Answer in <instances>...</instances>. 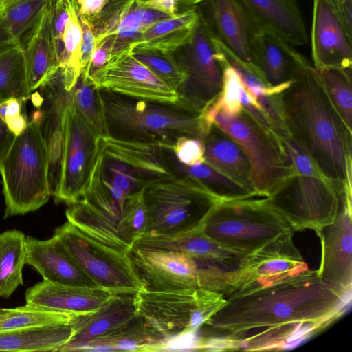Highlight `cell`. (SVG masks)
<instances>
[{
    "label": "cell",
    "instance_id": "6da1fadb",
    "mask_svg": "<svg viewBox=\"0 0 352 352\" xmlns=\"http://www.w3.org/2000/svg\"><path fill=\"white\" fill-rule=\"evenodd\" d=\"M205 322L231 333L236 340L248 331L263 328L245 350L285 349L287 340L307 324L320 328L340 315L351 291L340 293L309 270L266 285H241Z\"/></svg>",
    "mask_w": 352,
    "mask_h": 352
},
{
    "label": "cell",
    "instance_id": "7a4b0ae2",
    "mask_svg": "<svg viewBox=\"0 0 352 352\" xmlns=\"http://www.w3.org/2000/svg\"><path fill=\"white\" fill-rule=\"evenodd\" d=\"M275 97L289 137L338 190H351L352 131L302 54L291 84Z\"/></svg>",
    "mask_w": 352,
    "mask_h": 352
},
{
    "label": "cell",
    "instance_id": "3957f363",
    "mask_svg": "<svg viewBox=\"0 0 352 352\" xmlns=\"http://www.w3.org/2000/svg\"><path fill=\"white\" fill-rule=\"evenodd\" d=\"M202 230L214 241L257 258H302L292 241L295 229L265 197L220 201Z\"/></svg>",
    "mask_w": 352,
    "mask_h": 352
},
{
    "label": "cell",
    "instance_id": "277c9868",
    "mask_svg": "<svg viewBox=\"0 0 352 352\" xmlns=\"http://www.w3.org/2000/svg\"><path fill=\"white\" fill-rule=\"evenodd\" d=\"M107 135L173 146L182 136L204 140L211 128L201 113L177 104L136 99L99 89Z\"/></svg>",
    "mask_w": 352,
    "mask_h": 352
},
{
    "label": "cell",
    "instance_id": "5b68a950",
    "mask_svg": "<svg viewBox=\"0 0 352 352\" xmlns=\"http://www.w3.org/2000/svg\"><path fill=\"white\" fill-rule=\"evenodd\" d=\"M280 139L292 171L267 199L295 230L318 232L334 221L350 190L340 191L325 179L288 134Z\"/></svg>",
    "mask_w": 352,
    "mask_h": 352
},
{
    "label": "cell",
    "instance_id": "8992f818",
    "mask_svg": "<svg viewBox=\"0 0 352 352\" xmlns=\"http://www.w3.org/2000/svg\"><path fill=\"white\" fill-rule=\"evenodd\" d=\"M4 218L35 211L47 202V156L39 126L32 119L15 136L0 164Z\"/></svg>",
    "mask_w": 352,
    "mask_h": 352
},
{
    "label": "cell",
    "instance_id": "52a82bcc",
    "mask_svg": "<svg viewBox=\"0 0 352 352\" xmlns=\"http://www.w3.org/2000/svg\"><path fill=\"white\" fill-rule=\"evenodd\" d=\"M201 116L208 127L215 125L241 147L250 164L252 184L259 195L268 197L291 173L280 139L243 109L234 117L219 111Z\"/></svg>",
    "mask_w": 352,
    "mask_h": 352
},
{
    "label": "cell",
    "instance_id": "ba28073f",
    "mask_svg": "<svg viewBox=\"0 0 352 352\" xmlns=\"http://www.w3.org/2000/svg\"><path fill=\"white\" fill-rule=\"evenodd\" d=\"M149 212L147 232L173 234L197 229L221 201L204 184L184 175L145 188Z\"/></svg>",
    "mask_w": 352,
    "mask_h": 352
},
{
    "label": "cell",
    "instance_id": "9c48e42d",
    "mask_svg": "<svg viewBox=\"0 0 352 352\" xmlns=\"http://www.w3.org/2000/svg\"><path fill=\"white\" fill-rule=\"evenodd\" d=\"M137 314L167 340L197 331L223 305V296L202 289L153 291L135 294Z\"/></svg>",
    "mask_w": 352,
    "mask_h": 352
},
{
    "label": "cell",
    "instance_id": "30bf717a",
    "mask_svg": "<svg viewBox=\"0 0 352 352\" xmlns=\"http://www.w3.org/2000/svg\"><path fill=\"white\" fill-rule=\"evenodd\" d=\"M54 234L100 288L115 294H135L144 288L128 253L94 240L69 221Z\"/></svg>",
    "mask_w": 352,
    "mask_h": 352
},
{
    "label": "cell",
    "instance_id": "8fae6325",
    "mask_svg": "<svg viewBox=\"0 0 352 352\" xmlns=\"http://www.w3.org/2000/svg\"><path fill=\"white\" fill-rule=\"evenodd\" d=\"M211 34L199 17L190 40L172 53L186 78L177 90L178 104L201 113L220 94L222 68L214 55Z\"/></svg>",
    "mask_w": 352,
    "mask_h": 352
},
{
    "label": "cell",
    "instance_id": "7c38bea8",
    "mask_svg": "<svg viewBox=\"0 0 352 352\" xmlns=\"http://www.w3.org/2000/svg\"><path fill=\"white\" fill-rule=\"evenodd\" d=\"M102 136L72 100L65 116L62 174L59 188L54 197L57 202L71 205L81 198L94 168Z\"/></svg>",
    "mask_w": 352,
    "mask_h": 352
},
{
    "label": "cell",
    "instance_id": "4fadbf2b",
    "mask_svg": "<svg viewBox=\"0 0 352 352\" xmlns=\"http://www.w3.org/2000/svg\"><path fill=\"white\" fill-rule=\"evenodd\" d=\"M98 89L156 102L177 104V92L157 78L133 54L131 47L110 56L89 75Z\"/></svg>",
    "mask_w": 352,
    "mask_h": 352
},
{
    "label": "cell",
    "instance_id": "5bb4252c",
    "mask_svg": "<svg viewBox=\"0 0 352 352\" xmlns=\"http://www.w3.org/2000/svg\"><path fill=\"white\" fill-rule=\"evenodd\" d=\"M41 104L32 113L45 146L47 179L51 195L58 192L62 174L65 140L66 111L72 101V90L65 89L60 69L39 87Z\"/></svg>",
    "mask_w": 352,
    "mask_h": 352
},
{
    "label": "cell",
    "instance_id": "9a60e30c",
    "mask_svg": "<svg viewBox=\"0 0 352 352\" xmlns=\"http://www.w3.org/2000/svg\"><path fill=\"white\" fill-rule=\"evenodd\" d=\"M145 1L109 0L98 14L86 17L93 30L96 45L109 38L112 55L129 47L154 23L171 16L148 7Z\"/></svg>",
    "mask_w": 352,
    "mask_h": 352
},
{
    "label": "cell",
    "instance_id": "2e32d148",
    "mask_svg": "<svg viewBox=\"0 0 352 352\" xmlns=\"http://www.w3.org/2000/svg\"><path fill=\"white\" fill-rule=\"evenodd\" d=\"M128 254L146 289H201L199 265L192 257L175 252L135 248Z\"/></svg>",
    "mask_w": 352,
    "mask_h": 352
},
{
    "label": "cell",
    "instance_id": "e0dca14e",
    "mask_svg": "<svg viewBox=\"0 0 352 352\" xmlns=\"http://www.w3.org/2000/svg\"><path fill=\"white\" fill-rule=\"evenodd\" d=\"M104 155L128 167L144 188L182 176L172 146L153 142L127 141L103 136Z\"/></svg>",
    "mask_w": 352,
    "mask_h": 352
},
{
    "label": "cell",
    "instance_id": "ac0fdd59",
    "mask_svg": "<svg viewBox=\"0 0 352 352\" xmlns=\"http://www.w3.org/2000/svg\"><path fill=\"white\" fill-rule=\"evenodd\" d=\"M311 28L316 68L352 69V33L331 0H314Z\"/></svg>",
    "mask_w": 352,
    "mask_h": 352
},
{
    "label": "cell",
    "instance_id": "d6986e66",
    "mask_svg": "<svg viewBox=\"0 0 352 352\" xmlns=\"http://www.w3.org/2000/svg\"><path fill=\"white\" fill-rule=\"evenodd\" d=\"M196 9L214 37L242 60L254 65L250 40L258 23L239 0H204Z\"/></svg>",
    "mask_w": 352,
    "mask_h": 352
},
{
    "label": "cell",
    "instance_id": "ffe728a7",
    "mask_svg": "<svg viewBox=\"0 0 352 352\" xmlns=\"http://www.w3.org/2000/svg\"><path fill=\"white\" fill-rule=\"evenodd\" d=\"M351 198L346 199L334 221L323 227L322 256L318 274L321 280L338 292L351 290Z\"/></svg>",
    "mask_w": 352,
    "mask_h": 352
},
{
    "label": "cell",
    "instance_id": "44dd1931",
    "mask_svg": "<svg viewBox=\"0 0 352 352\" xmlns=\"http://www.w3.org/2000/svg\"><path fill=\"white\" fill-rule=\"evenodd\" d=\"M136 314L135 294H114L94 311L74 314L72 336L56 352L85 351L93 340L113 331Z\"/></svg>",
    "mask_w": 352,
    "mask_h": 352
},
{
    "label": "cell",
    "instance_id": "7402d4cb",
    "mask_svg": "<svg viewBox=\"0 0 352 352\" xmlns=\"http://www.w3.org/2000/svg\"><path fill=\"white\" fill-rule=\"evenodd\" d=\"M250 52L253 63L271 87L292 81L302 55L276 32L259 23L251 37Z\"/></svg>",
    "mask_w": 352,
    "mask_h": 352
},
{
    "label": "cell",
    "instance_id": "603a6c76",
    "mask_svg": "<svg viewBox=\"0 0 352 352\" xmlns=\"http://www.w3.org/2000/svg\"><path fill=\"white\" fill-rule=\"evenodd\" d=\"M25 264L44 280L67 285L100 288L78 266L56 236L45 241L27 236Z\"/></svg>",
    "mask_w": 352,
    "mask_h": 352
},
{
    "label": "cell",
    "instance_id": "cb8c5ba5",
    "mask_svg": "<svg viewBox=\"0 0 352 352\" xmlns=\"http://www.w3.org/2000/svg\"><path fill=\"white\" fill-rule=\"evenodd\" d=\"M29 94L47 82L60 69L50 15V2L21 43Z\"/></svg>",
    "mask_w": 352,
    "mask_h": 352
},
{
    "label": "cell",
    "instance_id": "d4e9b609",
    "mask_svg": "<svg viewBox=\"0 0 352 352\" xmlns=\"http://www.w3.org/2000/svg\"><path fill=\"white\" fill-rule=\"evenodd\" d=\"M115 294L102 288L63 285L43 280L26 290L27 304L84 314L98 309Z\"/></svg>",
    "mask_w": 352,
    "mask_h": 352
},
{
    "label": "cell",
    "instance_id": "484cf974",
    "mask_svg": "<svg viewBox=\"0 0 352 352\" xmlns=\"http://www.w3.org/2000/svg\"><path fill=\"white\" fill-rule=\"evenodd\" d=\"M259 24L292 45L307 43L305 22L296 0H239Z\"/></svg>",
    "mask_w": 352,
    "mask_h": 352
},
{
    "label": "cell",
    "instance_id": "4316f807",
    "mask_svg": "<svg viewBox=\"0 0 352 352\" xmlns=\"http://www.w3.org/2000/svg\"><path fill=\"white\" fill-rule=\"evenodd\" d=\"M204 143L205 162L251 194L261 195L256 192L252 184L249 160L241 147L233 139L212 125L204 139Z\"/></svg>",
    "mask_w": 352,
    "mask_h": 352
},
{
    "label": "cell",
    "instance_id": "83f0119b",
    "mask_svg": "<svg viewBox=\"0 0 352 352\" xmlns=\"http://www.w3.org/2000/svg\"><path fill=\"white\" fill-rule=\"evenodd\" d=\"M199 19L196 8L177 13L152 25L130 47L172 54L190 40Z\"/></svg>",
    "mask_w": 352,
    "mask_h": 352
},
{
    "label": "cell",
    "instance_id": "f1b7e54d",
    "mask_svg": "<svg viewBox=\"0 0 352 352\" xmlns=\"http://www.w3.org/2000/svg\"><path fill=\"white\" fill-rule=\"evenodd\" d=\"M167 340L138 314L113 331L93 340L85 351H162Z\"/></svg>",
    "mask_w": 352,
    "mask_h": 352
},
{
    "label": "cell",
    "instance_id": "f546056e",
    "mask_svg": "<svg viewBox=\"0 0 352 352\" xmlns=\"http://www.w3.org/2000/svg\"><path fill=\"white\" fill-rule=\"evenodd\" d=\"M72 334L71 322L0 331V351H54Z\"/></svg>",
    "mask_w": 352,
    "mask_h": 352
},
{
    "label": "cell",
    "instance_id": "4dcf8cb0",
    "mask_svg": "<svg viewBox=\"0 0 352 352\" xmlns=\"http://www.w3.org/2000/svg\"><path fill=\"white\" fill-rule=\"evenodd\" d=\"M51 0H4L0 10V48L21 43Z\"/></svg>",
    "mask_w": 352,
    "mask_h": 352
},
{
    "label": "cell",
    "instance_id": "1f68e13d",
    "mask_svg": "<svg viewBox=\"0 0 352 352\" xmlns=\"http://www.w3.org/2000/svg\"><path fill=\"white\" fill-rule=\"evenodd\" d=\"M26 236L17 230L0 233V298H8L23 284Z\"/></svg>",
    "mask_w": 352,
    "mask_h": 352
},
{
    "label": "cell",
    "instance_id": "d6a6232c",
    "mask_svg": "<svg viewBox=\"0 0 352 352\" xmlns=\"http://www.w3.org/2000/svg\"><path fill=\"white\" fill-rule=\"evenodd\" d=\"M69 19L63 38V50L58 57L65 89L71 91L80 74L82 29L74 0L68 1Z\"/></svg>",
    "mask_w": 352,
    "mask_h": 352
},
{
    "label": "cell",
    "instance_id": "836d02e7",
    "mask_svg": "<svg viewBox=\"0 0 352 352\" xmlns=\"http://www.w3.org/2000/svg\"><path fill=\"white\" fill-rule=\"evenodd\" d=\"M28 90L23 52L19 43L0 48V102L16 98L25 101Z\"/></svg>",
    "mask_w": 352,
    "mask_h": 352
},
{
    "label": "cell",
    "instance_id": "e575fe53",
    "mask_svg": "<svg viewBox=\"0 0 352 352\" xmlns=\"http://www.w3.org/2000/svg\"><path fill=\"white\" fill-rule=\"evenodd\" d=\"M314 68L330 101L352 131V69Z\"/></svg>",
    "mask_w": 352,
    "mask_h": 352
},
{
    "label": "cell",
    "instance_id": "d590c367",
    "mask_svg": "<svg viewBox=\"0 0 352 352\" xmlns=\"http://www.w3.org/2000/svg\"><path fill=\"white\" fill-rule=\"evenodd\" d=\"M73 315L27 303L14 308H0V331L69 322Z\"/></svg>",
    "mask_w": 352,
    "mask_h": 352
},
{
    "label": "cell",
    "instance_id": "8d00e7d4",
    "mask_svg": "<svg viewBox=\"0 0 352 352\" xmlns=\"http://www.w3.org/2000/svg\"><path fill=\"white\" fill-rule=\"evenodd\" d=\"M177 168L181 175H187L197 179L221 200L261 196L251 194L243 187L205 162L195 166H186L177 161Z\"/></svg>",
    "mask_w": 352,
    "mask_h": 352
},
{
    "label": "cell",
    "instance_id": "74e56055",
    "mask_svg": "<svg viewBox=\"0 0 352 352\" xmlns=\"http://www.w3.org/2000/svg\"><path fill=\"white\" fill-rule=\"evenodd\" d=\"M72 100L76 107L96 131L100 135H107L99 89L96 87L84 69H81L72 89Z\"/></svg>",
    "mask_w": 352,
    "mask_h": 352
},
{
    "label": "cell",
    "instance_id": "f35d334b",
    "mask_svg": "<svg viewBox=\"0 0 352 352\" xmlns=\"http://www.w3.org/2000/svg\"><path fill=\"white\" fill-rule=\"evenodd\" d=\"M132 52L138 60L175 91L185 81L186 74L172 54L133 49Z\"/></svg>",
    "mask_w": 352,
    "mask_h": 352
},
{
    "label": "cell",
    "instance_id": "ab89813d",
    "mask_svg": "<svg viewBox=\"0 0 352 352\" xmlns=\"http://www.w3.org/2000/svg\"><path fill=\"white\" fill-rule=\"evenodd\" d=\"M217 60L222 68V89L219 96L203 111L211 113L219 111L226 116L234 117L243 109L240 95L243 85L234 69L223 60Z\"/></svg>",
    "mask_w": 352,
    "mask_h": 352
},
{
    "label": "cell",
    "instance_id": "60d3db41",
    "mask_svg": "<svg viewBox=\"0 0 352 352\" xmlns=\"http://www.w3.org/2000/svg\"><path fill=\"white\" fill-rule=\"evenodd\" d=\"M144 190L145 188L127 195L121 221L124 232L133 243L147 232L149 225Z\"/></svg>",
    "mask_w": 352,
    "mask_h": 352
},
{
    "label": "cell",
    "instance_id": "b9f144b4",
    "mask_svg": "<svg viewBox=\"0 0 352 352\" xmlns=\"http://www.w3.org/2000/svg\"><path fill=\"white\" fill-rule=\"evenodd\" d=\"M103 174L109 182L119 187L127 195L144 188L141 182L131 170L118 162L104 157Z\"/></svg>",
    "mask_w": 352,
    "mask_h": 352
},
{
    "label": "cell",
    "instance_id": "7bdbcfd3",
    "mask_svg": "<svg viewBox=\"0 0 352 352\" xmlns=\"http://www.w3.org/2000/svg\"><path fill=\"white\" fill-rule=\"evenodd\" d=\"M172 151L177 161L184 165L195 166L205 162L204 143L201 139L180 137L173 144Z\"/></svg>",
    "mask_w": 352,
    "mask_h": 352
},
{
    "label": "cell",
    "instance_id": "ee69618b",
    "mask_svg": "<svg viewBox=\"0 0 352 352\" xmlns=\"http://www.w3.org/2000/svg\"><path fill=\"white\" fill-rule=\"evenodd\" d=\"M50 15L52 29L58 58L63 50V38L69 19L68 1L51 0Z\"/></svg>",
    "mask_w": 352,
    "mask_h": 352
},
{
    "label": "cell",
    "instance_id": "f6af8a7d",
    "mask_svg": "<svg viewBox=\"0 0 352 352\" xmlns=\"http://www.w3.org/2000/svg\"><path fill=\"white\" fill-rule=\"evenodd\" d=\"M82 29V39L80 48V69L86 68L91 60L92 54L96 47L95 36L91 25L87 19L79 16Z\"/></svg>",
    "mask_w": 352,
    "mask_h": 352
},
{
    "label": "cell",
    "instance_id": "bcb514c9",
    "mask_svg": "<svg viewBox=\"0 0 352 352\" xmlns=\"http://www.w3.org/2000/svg\"><path fill=\"white\" fill-rule=\"evenodd\" d=\"M111 52V41L109 38L101 41L96 45L88 66L84 69L91 75L102 67L108 61Z\"/></svg>",
    "mask_w": 352,
    "mask_h": 352
},
{
    "label": "cell",
    "instance_id": "7dc6e473",
    "mask_svg": "<svg viewBox=\"0 0 352 352\" xmlns=\"http://www.w3.org/2000/svg\"><path fill=\"white\" fill-rule=\"evenodd\" d=\"M233 349H238L234 340L224 337L210 336L201 337L198 350L214 351Z\"/></svg>",
    "mask_w": 352,
    "mask_h": 352
},
{
    "label": "cell",
    "instance_id": "c3c4849f",
    "mask_svg": "<svg viewBox=\"0 0 352 352\" xmlns=\"http://www.w3.org/2000/svg\"><path fill=\"white\" fill-rule=\"evenodd\" d=\"M79 16L90 17L98 14L109 0H74Z\"/></svg>",
    "mask_w": 352,
    "mask_h": 352
},
{
    "label": "cell",
    "instance_id": "681fc988",
    "mask_svg": "<svg viewBox=\"0 0 352 352\" xmlns=\"http://www.w3.org/2000/svg\"><path fill=\"white\" fill-rule=\"evenodd\" d=\"M347 29L352 33V0H331Z\"/></svg>",
    "mask_w": 352,
    "mask_h": 352
},
{
    "label": "cell",
    "instance_id": "f907efd6",
    "mask_svg": "<svg viewBox=\"0 0 352 352\" xmlns=\"http://www.w3.org/2000/svg\"><path fill=\"white\" fill-rule=\"evenodd\" d=\"M14 138L15 135L8 129L6 122L0 118V164Z\"/></svg>",
    "mask_w": 352,
    "mask_h": 352
},
{
    "label": "cell",
    "instance_id": "816d5d0a",
    "mask_svg": "<svg viewBox=\"0 0 352 352\" xmlns=\"http://www.w3.org/2000/svg\"><path fill=\"white\" fill-rule=\"evenodd\" d=\"M146 5L158 12L174 16L176 12V0H146Z\"/></svg>",
    "mask_w": 352,
    "mask_h": 352
},
{
    "label": "cell",
    "instance_id": "f5cc1de1",
    "mask_svg": "<svg viewBox=\"0 0 352 352\" xmlns=\"http://www.w3.org/2000/svg\"><path fill=\"white\" fill-rule=\"evenodd\" d=\"M5 122L8 129L16 136L25 130L29 121L24 115L21 113L15 117L6 119Z\"/></svg>",
    "mask_w": 352,
    "mask_h": 352
},
{
    "label": "cell",
    "instance_id": "db71d44e",
    "mask_svg": "<svg viewBox=\"0 0 352 352\" xmlns=\"http://www.w3.org/2000/svg\"><path fill=\"white\" fill-rule=\"evenodd\" d=\"M23 102L24 101L16 98L7 100L8 107L5 120L21 114Z\"/></svg>",
    "mask_w": 352,
    "mask_h": 352
},
{
    "label": "cell",
    "instance_id": "11a10c76",
    "mask_svg": "<svg viewBox=\"0 0 352 352\" xmlns=\"http://www.w3.org/2000/svg\"><path fill=\"white\" fill-rule=\"evenodd\" d=\"M204 0H176V12L179 13L185 10L196 8Z\"/></svg>",
    "mask_w": 352,
    "mask_h": 352
},
{
    "label": "cell",
    "instance_id": "9f6ffc18",
    "mask_svg": "<svg viewBox=\"0 0 352 352\" xmlns=\"http://www.w3.org/2000/svg\"><path fill=\"white\" fill-rule=\"evenodd\" d=\"M7 100L0 102V118L4 121L7 111Z\"/></svg>",
    "mask_w": 352,
    "mask_h": 352
},
{
    "label": "cell",
    "instance_id": "6f0895ef",
    "mask_svg": "<svg viewBox=\"0 0 352 352\" xmlns=\"http://www.w3.org/2000/svg\"><path fill=\"white\" fill-rule=\"evenodd\" d=\"M4 3V0H0V10H1L3 5Z\"/></svg>",
    "mask_w": 352,
    "mask_h": 352
},
{
    "label": "cell",
    "instance_id": "680465c9",
    "mask_svg": "<svg viewBox=\"0 0 352 352\" xmlns=\"http://www.w3.org/2000/svg\"><path fill=\"white\" fill-rule=\"evenodd\" d=\"M67 1H70V0H67Z\"/></svg>",
    "mask_w": 352,
    "mask_h": 352
}]
</instances>
